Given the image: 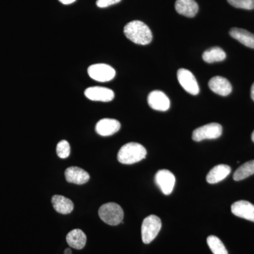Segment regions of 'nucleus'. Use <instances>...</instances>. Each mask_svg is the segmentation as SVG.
I'll list each match as a JSON object with an SVG mask.
<instances>
[{
	"label": "nucleus",
	"mask_w": 254,
	"mask_h": 254,
	"mask_svg": "<svg viewBox=\"0 0 254 254\" xmlns=\"http://www.w3.org/2000/svg\"><path fill=\"white\" fill-rule=\"evenodd\" d=\"M155 181L159 188L165 195H170L175 187V175L168 170H160L156 173Z\"/></svg>",
	"instance_id": "nucleus-8"
},
{
	"label": "nucleus",
	"mask_w": 254,
	"mask_h": 254,
	"mask_svg": "<svg viewBox=\"0 0 254 254\" xmlns=\"http://www.w3.org/2000/svg\"><path fill=\"white\" fill-rule=\"evenodd\" d=\"M229 4L239 9L252 10L254 9V0H227Z\"/></svg>",
	"instance_id": "nucleus-24"
},
{
	"label": "nucleus",
	"mask_w": 254,
	"mask_h": 254,
	"mask_svg": "<svg viewBox=\"0 0 254 254\" xmlns=\"http://www.w3.org/2000/svg\"><path fill=\"white\" fill-rule=\"evenodd\" d=\"M122 0H97L96 5L100 8L108 7L112 5L118 4Z\"/></svg>",
	"instance_id": "nucleus-25"
},
{
	"label": "nucleus",
	"mask_w": 254,
	"mask_h": 254,
	"mask_svg": "<svg viewBox=\"0 0 254 254\" xmlns=\"http://www.w3.org/2000/svg\"><path fill=\"white\" fill-rule=\"evenodd\" d=\"M121 127L120 122L114 119L105 118L100 120L95 126V131L102 136H109L119 131Z\"/></svg>",
	"instance_id": "nucleus-12"
},
{
	"label": "nucleus",
	"mask_w": 254,
	"mask_h": 254,
	"mask_svg": "<svg viewBox=\"0 0 254 254\" xmlns=\"http://www.w3.org/2000/svg\"><path fill=\"white\" fill-rule=\"evenodd\" d=\"M52 204L58 213L67 215L73 210V203L69 198L63 195H55L52 198Z\"/></svg>",
	"instance_id": "nucleus-17"
},
{
	"label": "nucleus",
	"mask_w": 254,
	"mask_h": 254,
	"mask_svg": "<svg viewBox=\"0 0 254 254\" xmlns=\"http://www.w3.org/2000/svg\"><path fill=\"white\" fill-rule=\"evenodd\" d=\"M252 141H253L254 142V131H253V133H252Z\"/></svg>",
	"instance_id": "nucleus-29"
},
{
	"label": "nucleus",
	"mask_w": 254,
	"mask_h": 254,
	"mask_svg": "<svg viewBox=\"0 0 254 254\" xmlns=\"http://www.w3.org/2000/svg\"><path fill=\"white\" fill-rule=\"evenodd\" d=\"M177 79L182 88L190 95H198L200 89L194 75L186 68H180L177 71Z\"/></svg>",
	"instance_id": "nucleus-7"
},
{
	"label": "nucleus",
	"mask_w": 254,
	"mask_h": 254,
	"mask_svg": "<svg viewBox=\"0 0 254 254\" xmlns=\"http://www.w3.org/2000/svg\"><path fill=\"white\" fill-rule=\"evenodd\" d=\"M222 133V127L220 124H208L195 129L192 134V139L197 142L205 139H216L221 136Z\"/></svg>",
	"instance_id": "nucleus-5"
},
{
	"label": "nucleus",
	"mask_w": 254,
	"mask_h": 254,
	"mask_svg": "<svg viewBox=\"0 0 254 254\" xmlns=\"http://www.w3.org/2000/svg\"><path fill=\"white\" fill-rule=\"evenodd\" d=\"M208 86L212 91L222 96L230 95L232 91L231 83L227 78L215 76L208 82Z\"/></svg>",
	"instance_id": "nucleus-14"
},
{
	"label": "nucleus",
	"mask_w": 254,
	"mask_h": 254,
	"mask_svg": "<svg viewBox=\"0 0 254 254\" xmlns=\"http://www.w3.org/2000/svg\"><path fill=\"white\" fill-rule=\"evenodd\" d=\"M71 148L67 141H60L57 145V154L60 158H66L69 156Z\"/></svg>",
	"instance_id": "nucleus-23"
},
{
	"label": "nucleus",
	"mask_w": 254,
	"mask_h": 254,
	"mask_svg": "<svg viewBox=\"0 0 254 254\" xmlns=\"http://www.w3.org/2000/svg\"><path fill=\"white\" fill-rule=\"evenodd\" d=\"M230 173H231V168L228 165H223V164L217 165L209 172L206 177V181L211 185L218 183L225 180Z\"/></svg>",
	"instance_id": "nucleus-16"
},
{
	"label": "nucleus",
	"mask_w": 254,
	"mask_h": 254,
	"mask_svg": "<svg viewBox=\"0 0 254 254\" xmlns=\"http://www.w3.org/2000/svg\"><path fill=\"white\" fill-rule=\"evenodd\" d=\"M203 60L207 63H214L222 62L226 58V53L222 48L214 47L205 51L203 54Z\"/></svg>",
	"instance_id": "nucleus-20"
},
{
	"label": "nucleus",
	"mask_w": 254,
	"mask_h": 254,
	"mask_svg": "<svg viewBox=\"0 0 254 254\" xmlns=\"http://www.w3.org/2000/svg\"><path fill=\"white\" fill-rule=\"evenodd\" d=\"M100 218L108 225L115 226L123 222V209L118 203H105L98 210Z\"/></svg>",
	"instance_id": "nucleus-3"
},
{
	"label": "nucleus",
	"mask_w": 254,
	"mask_h": 254,
	"mask_svg": "<svg viewBox=\"0 0 254 254\" xmlns=\"http://www.w3.org/2000/svg\"><path fill=\"white\" fill-rule=\"evenodd\" d=\"M251 96H252V100L254 101V83L252 86V89H251Z\"/></svg>",
	"instance_id": "nucleus-27"
},
{
	"label": "nucleus",
	"mask_w": 254,
	"mask_h": 254,
	"mask_svg": "<svg viewBox=\"0 0 254 254\" xmlns=\"http://www.w3.org/2000/svg\"><path fill=\"white\" fill-rule=\"evenodd\" d=\"M60 2L63 3V4H71L75 2L76 0H59Z\"/></svg>",
	"instance_id": "nucleus-26"
},
{
	"label": "nucleus",
	"mask_w": 254,
	"mask_h": 254,
	"mask_svg": "<svg viewBox=\"0 0 254 254\" xmlns=\"http://www.w3.org/2000/svg\"><path fill=\"white\" fill-rule=\"evenodd\" d=\"M66 242L71 248L82 250L86 244V235L79 229H75L68 232L66 235Z\"/></svg>",
	"instance_id": "nucleus-18"
},
{
	"label": "nucleus",
	"mask_w": 254,
	"mask_h": 254,
	"mask_svg": "<svg viewBox=\"0 0 254 254\" xmlns=\"http://www.w3.org/2000/svg\"><path fill=\"white\" fill-rule=\"evenodd\" d=\"M72 254V252H71V249H66L65 250L64 252V254Z\"/></svg>",
	"instance_id": "nucleus-28"
},
{
	"label": "nucleus",
	"mask_w": 254,
	"mask_h": 254,
	"mask_svg": "<svg viewBox=\"0 0 254 254\" xmlns=\"http://www.w3.org/2000/svg\"><path fill=\"white\" fill-rule=\"evenodd\" d=\"M146 155V149L143 145L131 142L124 145L120 148L118 152V160L120 163L125 165H131L141 161Z\"/></svg>",
	"instance_id": "nucleus-2"
},
{
	"label": "nucleus",
	"mask_w": 254,
	"mask_h": 254,
	"mask_svg": "<svg viewBox=\"0 0 254 254\" xmlns=\"http://www.w3.org/2000/svg\"><path fill=\"white\" fill-rule=\"evenodd\" d=\"M231 211L239 218L254 222V205L247 200H239L231 206Z\"/></svg>",
	"instance_id": "nucleus-11"
},
{
	"label": "nucleus",
	"mask_w": 254,
	"mask_h": 254,
	"mask_svg": "<svg viewBox=\"0 0 254 254\" xmlns=\"http://www.w3.org/2000/svg\"><path fill=\"white\" fill-rule=\"evenodd\" d=\"M254 174V160L247 162L237 169L234 173L233 178L235 181L245 180Z\"/></svg>",
	"instance_id": "nucleus-21"
},
{
	"label": "nucleus",
	"mask_w": 254,
	"mask_h": 254,
	"mask_svg": "<svg viewBox=\"0 0 254 254\" xmlns=\"http://www.w3.org/2000/svg\"><path fill=\"white\" fill-rule=\"evenodd\" d=\"M162 222L160 218L155 215H150L143 220L141 225L142 241L148 245L155 240L161 230Z\"/></svg>",
	"instance_id": "nucleus-4"
},
{
	"label": "nucleus",
	"mask_w": 254,
	"mask_h": 254,
	"mask_svg": "<svg viewBox=\"0 0 254 254\" xmlns=\"http://www.w3.org/2000/svg\"><path fill=\"white\" fill-rule=\"evenodd\" d=\"M175 9L179 14L192 18L198 13V5L195 0H177Z\"/></svg>",
	"instance_id": "nucleus-15"
},
{
	"label": "nucleus",
	"mask_w": 254,
	"mask_h": 254,
	"mask_svg": "<svg viewBox=\"0 0 254 254\" xmlns=\"http://www.w3.org/2000/svg\"><path fill=\"white\" fill-rule=\"evenodd\" d=\"M85 96L93 101L110 102L115 98V93L110 88L101 86H93L86 88Z\"/></svg>",
	"instance_id": "nucleus-9"
},
{
	"label": "nucleus",
	"mask_w": 254,
	"mask_h": 254,
	"mask_svg": "<svg viewBox=\"0 0 254 254\" xmlns=\"http://www.w3.org/2000/svg\"><path fill=\"white\" fill-rule=\"evenodd\" d=\"M148 105L152 109L157 111L165 112L170 109V101L163 92L153 91L148 95Z\"/></svg>",
	"instance_id": "nucleus-10"
},
{
	"label": "nucleus",
	"mask_w": 254,
	"mask_h": 254,
	"mask_svg": "<svg viewBox=\"0 0 254 254\" xmlns=\"http://www.w3.org/2000/svg\"><path fill=\"white\" fill-rule=\"evenodd\" d=\"M90 77L98 82H108L113 80L116 71L110 65L106 64H95L88 68Z\"/></svg>",
	"instance_id": "nucleus-6"
},
{
	"label": "nucleus",
	"mask_w": 254,
	"mask_h": 254,
	"mask_svg": "<svg viewBox=\"0 0 254 254\" xmlns=\"http://www.w3.org/2000/svg\"><path fill=\"white\" fill-rule=\"evenodd\" d=\"M230 35L232 38L240 42L242 44L254 49V33L242 28H232L230 31Z\"/></svg>",
	"instance_id": "nucleus-19"
},
{
	"label": "nucleus",
	"mask_w": 254,
	"mask_h": 254,
	"mask_svg": "<svg viewBox=\"0 0 254 254\" xmlns=\"http://www.w3.org/2000/svg\"><path fill=\"white\" fill-rule=\"evenodd\" d=\"M207 243L213 254H228L225 245L222 241L216 236H209L207 239Z\"/></svg>",
	"instance_id": "nucleus-22"
},
{
	"label": "nucleus",
	"mask_w": 254,
	"mask_h": 254,
	"mask_svg": "<svg viewBox=\"0 0 254 254\" xmlns=\"http://www.w3.org/2000/svg\"><path fill=\"white\" fill-rule=\"evenodd\" d=\"M65 178L69 183L84 185L90 180L89 174L78 167H70L65 171Z\"/></svg>",
	"instance_id": "nucleus-13"
},
{
	"label": "nucleus",
	"mask_w": 254,
	"mask_h": 254,
	"mask_svg": "<svg viewBox=\"0 0 254 254\" xmlns=\"http://www.w3.org/2000/svg\"><path fill=\"white\" fill-rule=\"evenodd\" d=\"M124 33L128 40L136 44L145 46L153 40L149 27L141 21H132L124 28Z\"/></svg>",
	"instance_id": "nucleus-1"
}]
</instances>
